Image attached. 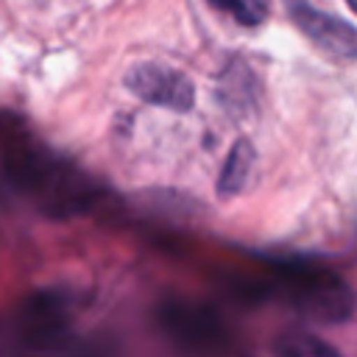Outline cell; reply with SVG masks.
Instances as JSON below:
<instances>
[{
  "label": "cell",
  "mask_w": 357,
  "mask_h": 357,
  "mask_svg": "<svg viewBox=\"0 0 357 357\" xmlns=\"http://www.w3.org/2000/svg\"><path fill=\"white\" fill-rule=\"evenodd\" d=\"M206 3L245 28L262 25L271 11V0H206Z\"/></svg>",
  "instance_id": "obj_8"
},
{
  "label": "cell",
  "mask_w": 357,
  "mask_h": 357,
  "mask_svg": "<svg viewBox=\"0 0 357 357\" xmlns=\"http://www.w3.org/2000/svg\"><path fill=\"white\" fill-rule=\"evenodd\" d=\"M276 279L284 298L307 318L346 321L351 315V290L337 273H329L312 262H284Z\"/></svg>",
  "instance_id": "obj_1"
},
{
  "label": "cell",
  "mask_w": 357,
  "mask_h": 357,
  "mask_svg": "<svg viewBox=\"0 0 357 357\" xmlns=\"http://www.w3.org/2000/svg\"><path fill=\"white\" fill-rule=\"evenodd\" d=\"M287 8V17L296 22V28L326 56L340 61H354L357 56V33L354 25L343 17H335L310 0H282Z\"/></svg>",
  "instance_id": "obj_3"
},
{
  "label": "cell",
  "mask_w": 357,
  "mask_h": 357,
  "mask_svg": "<svg viewBox=\"0 0 357 357\" xmlns=\"http://www.w3.org/2000/svg\"><path fill=\"white\" fill-rule=\"evenodd\" d=\"M218 103L231 114V117H248L257 112L259 106V81L254 75V70L240 61L231 59L220 75H218Z\"/></svg>",
  "instance_id": "obj_4"
},
{
  "label": "cell",
  "mask_w": 357,
  "mask_h": 357,
  "mask_svg": "<svg viewBox=\"0 0 357 357\" xmlns=\"http://www.w3.org/2000/svg\"><path fill=\"white\" fill-rule=\"evenodd\" d=\"M126 86L145 103L170 109V112H190L195 103L192 81L162 61H139L126 73Z\"/></svg>",
  "instance_id": "obj_2"
},
{
  "label": "cell",
  "mask_w": 357,
  "mask_h": 357,
  "mask_svg": "<svg viewBox=\"0 0 357 357\" xmlns=\"http://www.w3.org/2000/svg\"><path fill=\"white\" fill-rule=\"evenodd\" d=\"M254 165H257L254 145L248 139H237L231 145V151L226 153V159H223V167H220V176H218V195L220 198L240 195L251 181Z\"/></svg>",
  "instance_id": "obj_5"
},
{
  "label": "cell",
  "mask_w": 357,
  "mask_h": 357,
  "mask_svg": "<svg viewBox=\"0 0 357 357\" xmlns=\"http://www.w3.org/2000/svg\"><path fill=\"white\" fill-rule=\"evenodd\" d=\"M346 3H349V6H354V0H346Z\"/></svg>",
  "instance_id": "obj_9"
},
{
  "label": "cell",
  "mask_w": 357,
  "mask_h": 357,
  "mask_svg": "<svg viewBox=\"0 0 357 357\" xmlns=\"http://www.w3.org/2000/svg\"><path fill=\"white\" fill-rule=\"evenodd\" d=\"M276 357H343V354L329 340L304 329H293L276 340Z\"/></svg>",
  "instance_id": "obj_7"
},
{
  "label": "cell",
  "mask_w": 357,
  "mask_h": 357,
  "mask_svg": "<svg viewBox=\"0 0 357 357\" xmlns=\"http://www.w3.org/2000/svg\"><path fill=\"white\" fill-rule=\"evenodd\" d=\"M167 329L176 335V340H190V343H209L218 337V321L206 310H184L176 307L173 315L167 318Z\"/></svg>",
  "instance_id": "obj_6"
}]
</instances>
